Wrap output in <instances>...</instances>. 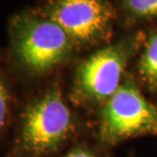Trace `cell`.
<instances>
[{"label": "cell", "instance_id": "obj_1", "mask_svg": "<svg viewBox=\"0 0 157 157\" xmlns=\"http://www.w3.org/2000/svg\"><path fill=\"white\" fill-rule=\"evenodd\" d=\"M90 134V118L69 101L56 76L21 103L4 157H57Z\"/></svg>", "mask_w": 157, "mask_h": 157}, {"label": "cell", "instance_id": "obj_2", "mask_svg": "<svg viewBox=\"0 0 157 157\" xmlns=\"http://www.w3.org/2000/svg\"><path fill=\"white\" fill-rule=\"evenodd\" d=\"M9 62L17 77L45 83L76 61L78 52L67 34L38 9L12 15L8 22Z\"/></svg>", "mask_w": 157, "mask_h": 157}, {"label": "cell", "instance_id": "obj_3", "mask_svg": "<svg viewBox=\"0 0 157 157\" xmlns=\"http://www.w3.org/2000/svg\"><path fill=\"white\" fill-rule=\"evenodd\" d=\"M145 36L146 32L134 29L76 59L66 88L69 101L90 118L122 84Z\"/></svg>", "mask_w": 157, "mask_h": 157}, {"label": "cell", "instance_id": "obj_4", "mask_svg": "<svg viewBox=\"0 0 157 157\" xmlns=\"http://www.w3.org/2000/svg\"><path fill=\"white\" fill-rule=\"evenodd\" d=\"M90 137L112 150L131 139L157 137V101L147 98L129 71L118 90L90 117Z\"/></svg>", "mask_w": 157, "mask_h": 157}, {"label": "cell", "instance_id": "obj_5", "mask_svg": "<svg viewBox=\"0 0 157 157\" xmlns=\"http://www.w3.org/2000/svg\"><path fill=\"white\" fill-rule=\"evenodd\" d=\"M38 10L67 34L78 54L113 40L118 11L109 0H46Z\"/></svg>", "mask_w": 157, "mask_h": 157}, {"label": "cell", "instance_id": "obj_6", "mask_svg": "<svg viewBox=\"0 0 157 157\" xmlns=\"http://www.w3.org/2000/svg\"><path fill=\"white\" fill-rule=\"evenodd\" d=\"M131 72L147 95L157 98V25L146 32L141 51L135 59L134 71Z\"/></svg>", "mask_w": 157, "mask_h": 157}, {"label": "cell", "instance_id": "obj_7", "mask_svg": "<svg viewBox=\"0 0 157 157\" xmlns=\"http://www.w3.org/2000/svg\"><path fill=\"white\" fill-rule=\"evenodd\" d=\"M19 105L13 79L0 62V145L10 137Z\"/></svg>", "mask_w": 157, "mask_h": 157}, {"label": "cell", "instance_id": "obj_8", "mask_svg": "<svg viewBox=\"0 0 157 157\" xmlns=\"http://www.w3.org/2000/svg\"><path fill=\"white\" fill-rule=\"evenodd\" d=\"M118 2L127 25L157 21V0H118Z\"/></svg>", "mask_w": 157, "mask_h": 157}, {"label": "cell", "instance_id": "obj_9", "mask_svg": "<svg viewBox=\"0 0 157 157\" xmlns=\"http://www.w3.org/2000/svg\"><path fill=\"white\" fill-rule=\"evenodd\" d=\"M57 157H113V151L98 144L91 137L76 142Z\"/></svg>", "mask_w": 157, "mask_h": 157}, {"label": "cell", "instance_id": "obj_10", "mask_svg": "<svg viewBox=\"0 0 157 157\" xmlns=\"http://www.w3.org/2000/svg\"><path fill=\"white\" fill-rule=\"evenodd\" d=\"M130 157H134V156H133V155H132V156H130Z\"/></svg>", "mask_w": 157, "mask_h": 157}]
</instances>
